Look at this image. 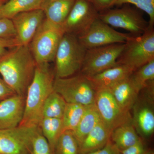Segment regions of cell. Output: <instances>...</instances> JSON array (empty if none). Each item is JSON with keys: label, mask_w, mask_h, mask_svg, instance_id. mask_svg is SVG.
Segmentation results:
<instances>
[{"label": "cell", "mask_w": 154, "mask_h": 154, "mask_svg": "<svg viewBox=\"0 0 154 154\" xmlns=\"http://www.w3.org/2000/svg\"><path fill=\"white\" fill-rule=\"evenodd\" d=\"M154 60V27H149L138 36H131L125 44L117 60L118 65L129 67L134 71Z\"/></svg>", "instance_id": "277c9868"}, {"label": "cell", "mask_w": 154, "mask_h": 154, "mask_svg": "<svg viewBox=\"0 0 154 154\" xmlns=\"http://www.w3.org/2000/svg\"><path fill=\"white\" fill-rule=\"evenodd\" d=\"M99 13L90 0H76L61 25L64 33L79 37L99 19Z\"/></svg>", "instance_id": "9c48e42d"}, {"label": "cell", "mask_w": 154, "mask_h": 154, "mask_svg": "<svg viewBox=\"0 0 154 154\" xmlns=\"http://www.w3.org/2000/svg\"><path fill=\"white\" fill-rule=\"evenodd\" d=\"M130 78L140 92L147 82L154 80V60L134 72Z\"/></svg>", "instance_id": "4316f807"}, {"label": "cell", "mask_w": 154, "mask_h": 154, "mask_svg": "<svg viewBox=\"0 0 154 154\" xmlns=\"http://www.w3.org/2000/svg\"><path fill=\"white\" fill-rule=\"evenodd\" d=\"M25 97L14 95L0 102V130L19 126L25 110Z\"/></svg>", "instance_id": "9a60e30c"}, {"label": "cell", "mask_w": 154, "mask_h": 154, "mask_svg": "<svg viewBox=\"0 0 154 154\" xmlns=\"http://www.w3.org/2000/svg\"><path fill=\"white\" fill-rule=\"evenodd\" d=\"M16 94L2 79L0 78V102Z\"/></svg>", "instance_id": "e575fe53"}, {"label": "cell", "mask_w": 154, "mask_h": 154, "mask_svg": "<svg viewBox=\"0 0 154 154\" xmlns=\"http://www.w3.org/2000/svg\"><path fill=\"white\" fill-rule=\"evenodd\" d=\"M101 121L100 116L94 104L87 106L85 112L79 125L73 131H72L79 145Z\"/></svg>", "instance_id": "7402d4cb"}, {"label": "cell", "mask_w": 154, "mask_h": 154, "mask_svg": "<svg viewBox=\"0 0 154 154\" xmlns=\"http://www.w3.org/2000/svg\"><path fill=\"white\" fill-rule=\"evenodd\" d=\"M129 4L147 14L149 17V27H154V0H116L115 6Z\"/></svg>", "instance_id": "83f0119b"}, {"label": "cell", "mask_w": 154, "mask_h": 154, "mask_svg": "<svg viewBox=\"0 0 154 154\" xmlns=\"http://www.w3.org/2000/svg\"><path fill=\"white\" fill-rule=\"evenodd\" d=\"M99 13L111 8L115 5L116 0H90Z\"/></svg>", "instance_id": "1f68e13d"}, {"label": "cell", "mask_w": 154, "mask_h": 154, "mask_svg": "<svg viewBox=\"0 0 154 154\" xmlns=\"http://www.w3.org/2000/svg\"><path fill=\"white\" fill-rule=\"evenodd\" d=\"M54 91L66 103L88 106L94 104L96 90L89 78L80 73L65 78H55Z\"/></svg>", "instance_id": "8992f818"}, {"label": "cell", "mask_w": 154, "mask_h": 154, "mask_svg": "<svg viewBox=\"0 0 154 154\" xmlns=\"http://www.w3.org/2000/svg\"><path fill=\"white\" fill-rule=\"evenodd\" d=\"M147 150L141 139L135 144L121 151L120 152L121 154H146Z\"/></svg>", "instance_id": "4dcf8cb0"}, {"label": "cell", "mask_w": 154, "mask_h": 154, "mask_svg": "<svg viewBox=\"0 0 154 154\" xmlns=\"http://www.w3.org/2000/svg\"><path fill=\"white\" fill-rule=\"evenodd\" d=\"M124 5L119 8H110L99 13V19L111 27L129 31L132 36L143 34L148 28V22L137 8Z\"/></svg>", "instance_id": "52a82bcc"}, {"label": "cell", "mask_w": 154, "mask_h": 154, "mask_svg": "<svg viewBox=\"0 0 154 154\" xmlns=\"http://www.w3.org/2000/svg\"><path fill=\"white\" fill-rule=\"evenodd\" d=\"M45 18L44 12L39 9L20 13L11 19L19 45L30 44Z\"/></svg>", "instance_id": "5bb4252c"}, {"label": "cell", "mask_w": 154, "mask_h": 154, "mask_svg": "<svg viewBox=\"0 0 154 154\" xmlns=\"http://www.w3.org/2000/svg\"><path fill=\"white\" fill-rule=\"evenodd\" d=\"M16 33L11 19L0 18V38L16 37Z\"/></svg>", "instance_id": "f546056e"}, {"label": "cell", "mask_w": 154, "mask_h": 154, "mask_svg": "<svg viewBox=\"0 0 154 154\" xmlns=\"http://www.w3.org/2000/svg\"><path fill=\"white\" fill-rule=\"evenodd\" d=\"M87 154H121V152L110 139L104 147Z\"/></svg>", "instance_id": "d6a6232c"}, {"label": "cell", "mask_w": 154, "mask_h": 154, "mask_svg": "<svg viewBox=\"0 0 154 154\" xmlns=\"http://www.w3.org/2000/svg\"><path fill=\"white\" fill-rule=\"evenodd\" d=\"M38 126L53 150L57 141L63 132L62 119L42 118Z\"/></svg>", "instance_id": "cb8c5ba5"}, {"label": "cell", "mask_w": 154, "mask_h": 154, "mask_svg": "<svg viewBox=\"0 0 154 154\" xmlns=\"http://www.w3.org/2000/svg\"><path fill=\"white\" fill-rule=\"evenodd\" d=\"M64 34L61 26L45 18L29 44L36 64L54 61L58 46Z\"/></svg>", "instance_id": "5b68a950"}, {"label": "cell", "mask_w": 154, "mask_h": 154, "mask_svg": "<svg viewBox=\"0 0 154 154\" xmlns=\"http://www.w3.org/2000/svg\"><path fill=\"white\" fill-rule=\"evenodd\" d=\"M44 0H8L0 7V18L11 19L17 14L41 9Z\"/></svg>", "instance_id": "44dd1931"}, {"label": "cell", "mask_w": 154, "mask_h": 154, "mask_svg": "<svg viewBox=\"0 0 154 154\" xmlns=\"http://www.w3.org/2000/svg\"><path fill=\"white\" fill-rule=\"evenodd\" d=\"M143 98L138 97L132 109V123L137 134L143 137L151 136L154 131V95L145 90Z\"/></svg>", "instance_id": "4fadbf2b"}, {"label": "cell", "mask_w": 154, "mask_h": 154, "mask_svg": "<svg viewBox=\"0 0 154 154\" xmlns=\"http://www.w3.org/2000/svg\"><path fill=\"white\" fill-rule=\"evenodd\" d=\"M30 154H54L38 126L36 127L33 134Z\"/></svg>", "instance_id": "f1b7e54d"}, {"label": "cell", "mask_w": 154, "mask_h": 154, "mask_svg": "<svg viewBox=\"0 0 154 154\" xmlns=\"http://www.w3.org/2000/svg\"><path fill=\"white\" fill-rule=\"evenodd\" d=\"M20 45L16 37L0 38V55L11 48Z\"/></svg>", "instance_id": "836d02e7"}, {"label": "cell", "mask_w": 154, "mask_h": 154, "mask_svg": "<svg viewBox=\"0 0 154 154\" xmlns=\"http://www.w3.org/2000/svg\"><path fill=\"white\" fill-rule=\"evenodd\" d=\"M76 0H44L41 9L45 19L61 26Z\"/></svg>", "instance_id": "d6986e66"}, {"label": "cell", "mask_w": 154, "mask_h": 154, "mask_svg": "<svg viewBox=\"0 0 154 154\" xmlns=\"http://www.w3.org/2000/svg\"><path fill=\"white\" fill-rule=\"evenodd\" d=\"M8 0H0V7L5 4Z\"/></svg>", "instance_id": "8d00e7d4"}, {"label": "cell", "mask_w": 154, "mask_h": 154, "mask_svg": "<svg viewBox=\"0 0 154 154\" xmlns=\"http://www.w3.org/2000/svg\"><path fill=\"white\" fill-rule=\"evenodd\" d=\"M111 130L101 120L79 145V154H87L102 148L110 139Z\"/></svg>", "instance_id": "ac0fdd59"}, {"label": "cell", "mask_w": 154, "mask_h": 154, "mask_svg": "<svg viewBox=\"0 0 154 154\" xmlns=\"http://www.w3.org/2000/svg\"><path fill=\"white\" fill-rule=\"evenodd\" d=\"M133 70L129 67L122 65L105 70L89 78L96 90L102 89H109L121 81L129 78Z\"/></svg>", "instance_id": "e0dca14e"}, {"label": "cell", "mask_w": 154, "mask_h": 154, "mask_svg": "<svg viewBox=\"0 0 154 154\" xmlns=\"http://www.w3.org/2000/svg\"><path fill=\"white\" fill-rule=\"evenodd\" d=\"M146 154H154V152L152 150L148 149Z\"/></svg>", "instance_id": "d590c367"}, {"label": "cell", "mask_w": 154, "mask_h": 154, "mask_svg": "<svg viewBox=\"0 0 154 154\" xmlns=\"http://www.w3.org/2000/svg\"><path fill=\"white\" fill-rule=\"evenodd\" d=\"M36 63L29 45L14 46L0 55V74L16 94L26 97Z\"/></svg>", "instance_id": "6da1fadb"}, {"label": "cell", "mask_w": 154, "mask_h": 154, "mask_svg": "<svg viewBox=\"0 0 154 154\" xmlns=\"http://www.w3.org/2000/svg\"><path fill=\"white\" fill-rule=\"evenodd\" d=\"M108 89L122 109L127 112L132 109L140 92L130 76Z\"/></svg>", "instance_id": "2e32d148"}, {"label": "cell", "mask_w": 154, "mask_h": 154, "mask_svg": "<svg viewBox=\"0 0 154 154\" xmlns=\"http://www.w3.org/2000/svg\"><path fill=\"white\" fill-rule=\"evenodd\" d=\"M87 107V106L81 104L66 103L62 118L63 132L66 131H73L76 129L85 112Z\"/></svg>", "instance_id": "603a6c76"}, {"label": "cell", "mask_w": 154, "mask_h": 154, "mask_svg": "<svg viewBox=\"0 0 154 154\" xmlns=\"http://www.w3.org/2000/svg\"><path fill=\"white\" fill-rule=\"evenodd\" d=\"M54 154H79V145L72 131L60 134L54 148Z\"/></svg>", "instance_id": "484cf974"}, {"label": "cell", "mask_w": 154, "mask_h": 154, "mask_svg": "<svg viewBox=\"0 0 154 154\" xmlns=\"http://www.w3.org/2000/svg\"><path fill=\"white\" fill-rule=\"evenodd\" d=\"M87 49L77 36L65 33L56 53L55 78H68L79 73Z\"/></svg>", "instance_id": "3957f363"}, {"label": "cell", "mask_w": 154, "mask_h": 154, "mask_svg": "<svg viewBox=\"0 0 154 154\" xmlns=\"http://www.w3.org/2000/svg\"><path fill=\"white\" fill-rule=\"evenodd\" d=\"M94 105L101 120L111 131L132 122L130 112L122 110L108 89L97 90Z\"/></svg>", "instance_id": "30bf717a"}, {"label": "cell", "mask_w": 154, "mask_h": 154, "mask_svg": "<svg viewBox=\"0 0 154 154\" xmlns=\"http://www.w3.org/2000/svg\"><path fill=\"white\" fill-rule=\"evenodd\" d=\"M54 72L49 63L36 64L33 80L27 90L24 115L19 126H38L42 118L45 102L54 91Z\"/></svg>", "instance_id": "7a4b0ae2"}, {"label": "cell", "mask_w": 154, "mask_h": 154, "mask_svg": "<svg viewBox=\"0 0 154 154\" xmlns=\"http://www.w3.org/2000/svg\"><path fill=\"white\" fill-rule=\"evenodd\" d=\"M37 127L0 130V154H30Z\"/></svg>", "instance_id": "7c38bea8"}, {"label": "cell", "mask_w": 154, "mask_h": 154, "mask_svg": "<svg viewBox=\"0 0 154 154\" xmlns=\"http://www.w3.org/2000/svg\"><path fill=\"white\" fill-rule=\"evenodd\" d=\"M110 140L120 152L135 144L141 139L131 122L113 129L111 132Z\"/></svg>", "instance_id": "ffe728a7"}, {"label": "cell", "mask_w": 154, "mask_h": 154, "mask_svg": "<svg viewBox=\"0 0 154 154\" xmlns=\"http://www.w3.org/2000/svg\"><path fill=\"white\" fill-rule=\"evenodd\" d=\"M66 102L54 91L46 99L42 109V118H62Z\"/></svg>", "instance_id": "d4e9b609"}, {"label": "cell", "mask_w": 154, "mask_h": 154, "mask_svg": "<svg viewBox=\"0 0 154 154\" xmlns=\"http://www.w3.org/2000/svg\"><path fill=\"white\" fill-rule=\"evenodd\" d=\"M125 44L117 43L87 49L79 73L91 77L116 66Z\"/></svg>", "instance_id": "ba28073f"}, {"label": "cell", "mask_w": 154, "mask_h": 154, "mask_svg": "<svg viewBox=\"0 0 154 154\" xmlns=\"http://www.w3.org/2000/svg\"><path fill=\"white\" fill-rule=\"evenodd\" d=\"M131 35L121 33L98 19L85 33L78 37L87 49L109 45L125 43Z\"/></svg>", "instance_id": "8fae6325"}]
</instances>
